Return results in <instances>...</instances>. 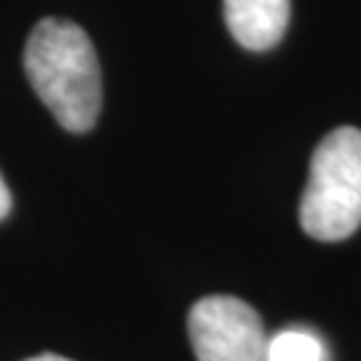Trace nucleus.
<instances>
[{"instance_id":"f257e3e1","label":"nucleus","mask_w":361,"mask_h":361,"mask_svg":"<svg viewBox=\"0 0 361 361\" xmlns=\"http://www.w3.org/2000/svg\"><path fill=\"white\" fill-rule=\"evenodd\" d=\"M25 73L56 123L73 134L89 131L102 110V73L83 27L43 19L25 46Z\"/></svg>"},{"instance_id":"423d86ee","label":"nucleus","mask_w":361,"mask_h":361,"mask_svg":"<svg viewBox=\"0 0 361 361\" xmlns=\"http://www.w3.org/2000/svg\"><path fill=\"white\" fill-rule=\"evenodd\" d=\"M8 212H11V190H8V185L0 177V219L6 217Z\"/></svg>"},{"instance_id":"f03ea898","label":"nucleus","mask_w":361,"mask_h":361,"mask_svg":"<svg viewBox=\"0 0 361 361\" xmlns=\"http://www.w3.org/2000/svg\"><path fill=\"white\" fill-rule=\"evenodd\" d=\"M300 225L310 238L343 241L361 225V131L340 126L313 150Z\"/></svg>"},{"instance_id":"39448f33","label":"nucleus","mask_w":361,"mask_h":361,"mask_svg":"<svg viewBox=\"0 0 361 361\" xmlns=\"http://www.w3.org/2000/svg\"><path fill=\"white\" fill-rule=\"evenodd\" d=\"M324 345L305 329H284L268 340L265 361H324Z\"/></svg>"},{"instance_id":"7ed1b4c3","label":"nucleus","mask_w":361,"mask_h":361,"mask_svg":"<svg viewBox=\"0 0 361 361\" xmlns=\"http://www.w3.org/2000/svg\"><path fill=\"white\" fill-rule=\"evenodd\" d=\"M188 335L198 361H262L265 326L249 302L231 295L198 300L188 313Z\"/></svg>"},{"instance_id":"0eeeda50","label":"nucleus","mask_w":361,"mask_h":361,"mask_svg":"<svg viewBox=\"0 0 361 361\" xmlns=\"http://www.w3.org/2000/svg\"><path fill=\"white\" fill-rule=\"evenodd\" d=\"M27 361H70V359H65V356H56V353H40V356H35V359H27Z\"/></svg>"},{"instance_id":"20e7f679","label":"nucleus","mask_w":361,"mask_h":361,"mask_svg":"<svg viewBox=\"0 0 361 361\" xmlns=\"http://www.w3.org/2000/svg\"><path fill=\"white\" fill-rule=\"evenodd\" d=\"M225 25L249 51H268L284 38L289 0H225Z\"/></svg>"}]
</instances>
